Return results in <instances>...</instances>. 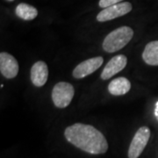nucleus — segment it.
I'll use <instances>...</instances> for the list:
<instances>
[{"label": "nucleus", "instance_id": "12", "mask_svg": "<svg viewBox=\"0 0 158 158\" xmlns=\"http://www.w3.org/2000/svg\"><path fill=\"white\" fill-rule=\"evenodd\" d=\"M15 12L18 17L23 20H33L38 16L37 9L26 3H21L18 5L15 9Z\"/></svg>", "mask_w": 158, "mask_h": 158}, {"label": "nucleus", "instance_id": "8", "mask_svg": "<svg viewBox=\"0 0 158 158\" xmlns=\"http://www.w3.org/2000/svg\"><path fill=\"white\" fill-rule=\"evenodd\" d=\"M127 64V58L126 56L118 55L113 56L103 69L101 73V78L103 80H108L109 78H111L114 75L120 72L123 69H125Z\"/></svg>", "mask_w": 158, "mask_h": 158}, {"label": "nucleus", "instance_id": "4", "mask_svg": "<svg viewBox=\"0 0 158 158\" xmlns=\"http://www.w3.org/2000/svg\"><path fill=\"white\" fill-rule=\"evenodd\" d=\"M150 129L143 126L137 130L128 148V158H138L143 152L150 138Z\"/></svg>", "mask_w": 158, "mask_h": 158}, {"label": "nucleus", "instance_id": "13", "mask_svg": "<svg viewBox=\"0 0 158 158\" xmlns=\"http://www.w3.org/2000/svg\"><path fill=\"white\" fill-rule=\"evenodd\" d=\"M123 0H99L98 6L103 9L107 8L109 6H112L113 5H117L119 3H122Z\"/></svg>", "mask_w": 158, "mask_h": 158}, {"label": "nucleus", "instance_id": "10", "mask_svg": "<svg viewBox=\"0 0 158 158\" xmlns=\"http://www.w3.org/2000/svg\"><path fill=\"white\" fill-rule=\"evenodd\" d=\"M131 89V83L126 77L113 79L108 85V90L113 96H121L127 93Z\"/></svg>", "mask_w": 158, "mask_h": 158}, {"label": "nucleus", "instance_id": "1", "mask_svg": "<svg viewBox=\"0 0 158 158\" xmlns=\"http://www.w3.org/2000/svg\"><path fill=\"white\" fill-rule=\"evenodd\" d=\"M64 135L69 142L85 152L99 155L107 151L106 137L93 126L76 123L65 129Z\"/></svg>", "mask_w": 158, "mask_h": 158}, {"label": "nucleus", "instance_id": "15", "mask_svg": "<svg viewBox=\"0 0 158 158\" xmlns=\"http://www.w3.org/2000/svg\"><path fill=\"white\" fill-rule=\"evenodd\" d=\"M8 1H11H11H14V0H8Z\"/></svg>", "mask_w": 158, "mask_h": 158}, {"label": "nucleus", "instance_id": "9", "mask_svg": "<svg viewBox=\"0 0 158 158\" xmlns=\"http://www.w3.org/2000/svg\"><path fill=\"white\" fill-rule=\"evenodd\" d=\"M48 77V68L46 62H36L31 68V81L36 87L45 85Z\"/></svg>", "mask_w": 158, "mask_h": 158}, {"label": "nucleus", "instance_id": "3", "mask_svg": "<svg viewBox=\"0 0 158 158\" xmlns=\"http://www.w3.org/2000/svg\"><path fill=\"white\" fill-rule=\"evenodd\" d=\"M75 95L73 85L67 82H60L52 90V100L58 108H65L71 103Z\"/></svg>", "mask_w": 158, "mask_h": 158}, {"label": "nucleus", "instance_id": "6", "mask_svg": "<svg viewBox=\"0 0 158 158\" xmlns=\"http://www.w3.org/2000/svg\"><path fill=\"white\" fill-rule=\"evenodd\" d=\"M104 62V59L102 56H97L85 60L80 62L78 65L74 69L73 77L75 78H84L93 72H95L98 69L101 67Z\"/></svg>", "mask_w": 158, "mask_h": 158}, {"label": "nucleus", "instance_id": "7", "mask_svg": "<svg viewBox=\"0 0 158 158\" xmlns=\"http://www.w3.org/2000/svg\"><path fill=\"white\" fill-rule=\"evenodd\" d=\"M0 72L8 79L14 78L19 73L18 61L6 52H1L0 54Z\"/></svg>", "mask_w": 158, "mask_h": 158}, {"label": "nucleus", "instance_id": "5", "mask_svg": "<svg viewBox=\"0 0 158 158\" xmlns=\"http://www.w3.org/2000/svg\"><path fill=\"white\" fill-rule=\"evenodd\" d=\"M133 6L129 2H122L103 9L98 15L97 20L99 22H106L117 18L122 17L132 11Z\"/></svg>", "mask_w": 158, "mask_h": 158}, {"label": "nucleus", "instance_id": "14", "mask_svg": "<svg viewBox=\"0 0 158 158\" xmlns=\"http://www.w3.org/2000/svg\"><path fill=\"white\" fill-rule=\"evenodd\" d=\"M155 116L158 119V101L156 102V106H155Z\"/></svg>", "mask_w": 158, "mask_h": 158}, {"label": "nucleus", "instance_id": "11", "mask_svg": "<svg viewBox=\"0 0 158 158\" xmlns=\"http://www.w3.org/2000/svg\"><path fill=\"white\" fill-rule=\"evenodd\" d=\"M142 59L148 65L158 66V40L148 43L142 53Z\"/></svg>", "mask_w": 158, "mask_h": 158}, {"label": "nucleus", "instance_id": "2", "mask_svg": "<svg viewBox=\"0 0 158 158\" xmlns=\"http://www.w3.org/2000/svg\"><path fill=\"white\" fill-rule=\"evenodd\" d=\"M134 36V30L129 27H120L109 33L103 41V49L107 53H114L127 45Z\"/></svg>", "mask_w": 158, "mask_h": 158}]
</instances>
